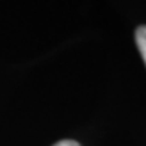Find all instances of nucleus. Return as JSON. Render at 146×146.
<instances>
[{
    "instance_id": "2",
    "label": "nucleus",
    "mask_w": 146,
    "mask_h": 146,
    "mask_svg": "<svg viewBox=\"0 0 146 146\" xmlns=\"http://www.w3.org/2000/svg\"><path fill=\"white\" fill-rule=\"evenodd\" d=\"M54 146H81V145L75 140H61V142L55 143Z\"/></svg>"
},
{
    "instance_id": "1",
    "label": "nucleus",
    "mask_w": 146,
    "mask_h": 146,
    "mask_svg": "<svg viewBox=\"0 0 146 146\" xmlns=\"http://www.w3.org/2000/svg\"><path fill=\"white\" fill-rule=\"evenodd\" d=\"M136 43L140 51V55L146 64V25H140L136 30Z\"/></svg>"
}]
</instances>
